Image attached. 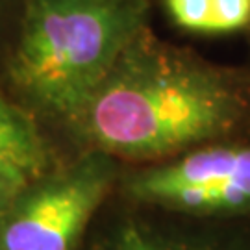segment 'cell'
<instances>
[{"mask_svg":"<svg viewBox=\"0 0 250 250\" xmlns=\"http://www.w3.org/2000/svg\"><path fill=\"white\" fill-rule=\"evenodd\" d=\"M21 188L22 186L17 182L6 178V176H0V215L8 209V206L13 202V198L17 197Z\"/></svg>","mask_w":250,"mask_h":250,"instance_id":"cell-8","label":"cell"},{"mask_svg":"<svg viewBox=\"0 0 250 250\" xmlns=\"http://www.w3.org/2000/svg\"><path fill=\"white\" fill-rule=\"evenodd\" d=\"M245 111L226 76L139 34L76 123L102 154L160 158L228 134Z\"/></svg>","mask_w":250,"mask_h":250,"instance_id":"cell-1","label":"cell"},{"mask_svg":"<svg viewBox=\"0 0 250 250\" xmlns=\"http://www.w3.org/2000/svg\"><path fill=\"white\" fill-rule=\"evenodd\" d=\"M141 24L139 0H30L11 76L39 106L78 121Z\"/></svg>","mask_w":250,"mask_h":250,"instance_id":"cell-2","label":"cell"},{"mask_svg":"<svg viewBox=\"0 0 250 250\" xmlns=\"http://www.w3.org/2000/svg\"><path fill=\"white\" fill-rule=\"evenodd\" d=\"M245 172H250V146H202L135 174L128 191L141 202L169 208L184 195L217 188Z\"/></svg>","mask_w":250,"mask_h":250,"instance_id":"cell-4","label":"cell"},{"mask_svg":"<svg viewBox=\"0 0 250 250\" xmlns=\"http://www.w3.org/2000/svg\"><path fill=\"white\" fill-rule=\"evenodd\" d=\"M170 19L202 34L235 32L250 24V0H165Z\"/></svg>","mask_w":250,"mask_h":250,"instance_id":"cell-6","label":"cell"},{"mask_svg":"<svg viewBox=\"0 0 250 250\" xmlns=\"http://www.w3.org/2000/svg\"><path fill=\"white\" fill-rule=\"evenodd\" d=\"M0 156L17 161L32 178L46 165L45 145L34 121L4 99H0Z\"/></svg>","mask_w":250,"mask_h":250,"instance_id":"cell-7","label":"cell"},{"mask_svg":"<svg viewBox=\"0 0 250 250\" xmlns=\"http://www.w3.org/2000/svg\"><path fill=\"white\" fill-rule=\"evenodd\" d=\"M91 250H250V245L213 233L126 219L102 233Z\"/></svg>","mask_w":250,"mask_h":250,"instance_id":"cell-5","label":"cell"},{"mask_svg":"<svg viewBox=\"0 0 250 250\" xmlns=\"http://www.w3.org/2000/svg\"><path fill=\"white\" fill-rule=\"evenodd\" d=\"M113 182L109 158L89 154L0 215V250H74Z\"/></svg>","mask_w":250,"mask_h":250,"instance_id":"cell-3","label":"cell"}]
</instances>
